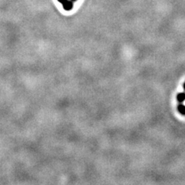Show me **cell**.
<instances>
[{"label":"cell","mask_w":185,"mask_h":185,"mask_svg":"<svg viewBox=\"0 0 185 185\" xmlns=\"http://www.w3.org/2000/svg\"><path fill=\"white\" fill-rule=\"evenodd\" d=\"M58 1H59V2H60V3H62V4H63V2H65V1H66V0H58Z\"/></svg>","instance_id":"277c9868"},{"label":"cell","mask_w":185,"mask_h":185,"mask_svg":"<svg viewBox=\"0 0 185 185\" xmlns=\"http://www.w3.org/2000/svg\"><path fill=\"white\" fill-rule=\"evenodd\" d=\"M63 7L65 10H71L74 7V4H73L72 0H66L63 3Z\"/></svg>","instance_id":"6da1fadb"},{"label":"cell","mask_w":185,"mask_h":185,"mask_svg":"<svg viewBox=\"0 0 185 185\" xmlns=\"http://www.w3.org/2000/svg\"><path fill=\"white\" fill-rule=\"evenodd\" d=\"M178 111H179V113H181V114L184 115V116H185V106L184 105V104L181 103L180 104L179 106H178Z\"/></svg>","instance_id":"3957f363"},{"label":"cell","mask_w":185,"mask_h":185,"mask_svg":"<svg viewBox=\"0 0 185 185\" xmlns=\"http://www.w3.org/2000/svg\"><path fill=\"white\" fill-rule=\"evenodd\" d=\"M177 99L178 102L183 103L185 100V93H181L177 96Z\"/></svg>","instance_id":"7a4b0ae2"},{"label":"cell","mask_w":185,"mask_h":185,"mask_svg":"<svg viewBox=\"0 0 185 185\" xmlns=\"http://www.w3.org/2000/svg\"><path fill=\"white\" fill-rule=\"evenodd\" d=\"M73 2H75V1H77V0H72Z\"/></svg>","instance_id":"8992f818"},{"label":"cell","mask_w":185,"mask_h":185,"mask_svg":"<svg viewBox=\"0 0 185 185\" xmlns=\"http://www.w3.org/2000/svg\"><path fill=\"white\" fill-rule=\"evenodd\" d=\"M184 90H185V83H184Z\"/></svg>","instance_id":"5b68a950"}]
</instances>
